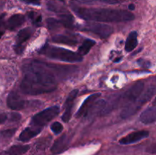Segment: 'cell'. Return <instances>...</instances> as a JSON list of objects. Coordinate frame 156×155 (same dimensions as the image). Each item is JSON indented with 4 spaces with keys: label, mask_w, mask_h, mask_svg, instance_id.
<instances>
[{
    "label": "cell",
    "mask_w": 156,
    "mask_h": 155,
    "mask_svg": "<svg viewBox=\"0 0 156 155\" xmlns=\"http://www.w3.org/2000/svg\"><path fill=\"white\" fill-rule=\"evenodd\" d=\"M30 148L29 145H13L9 147L6 153L8 155H23Z\"/></svg>",
    "instance_id": "ac0fdd59"
},
{
    "label": "cell",
    "mask_w": 156,
    "mask_h": 155,
    "mask_svg": "<svg viewBox=\"0 0 156 155\" xmlns=\"http://www.w3.org/2000/svg\"><path fill=\"white\" fill-rule=\"evenodd\" d=\"M76 1L80 2H91L94 1H100L101 2L108 3V4H117L124 2V0H76Z\"/></svg>",
    "instance_id": "cb8c5ba5"
},
{
    "label": "cell",
    "mask_w": 156,
    "mask_h": 155,
    "mask_svg": "<svg viewBox=\"0 0 156 155\" xmlns=\"http://www.w3.org/2000/svg\"><path fill=\"white\" fill-rule=\"evenodd\" d=\"M72 109H73V107L66 108L65 111L63 112V115H62V121L65 122H68L69 121L72 117Z\"/></svg>",
    "instance_id": "484cf974"
},
{
    "label": "cell",
    "mask_w": 156,
    "mask_h": 155,
    "mask_svg": "<svg viewBox=\"0 0 156 155\" xmlns=\"http://www.w3.org/2000/svg\"><path fill=\"white\" fill-rule=\"evenodd\" d=\"M60 22L62 26L68 28H72L73 27V17L69 13H63L60 15Z\"/></svg>",
    "instance_id": "ffe728a7"
},
{
    "label": "cell",
    "mask_w": 156,
    "mask_h": 155,
    "mask_svg": "<svg viewBox=\"0 0 156 155\" xmlns=\"http://www.w3.org/2000/svg\"><path fill=\"white\" fill-rule=\"evenodd\" d=\"M41 127H37V126L36 127L34 126L33 128L27 127L21 132L19 137H18V139L23 142H27V141L32 139L34 137L37 135L41 132Z\"/></svg>",
    "instance_id": "4fadbf2b"
},
{
    "label": "cell",
    "mask_w": 156,
    "mask_h": 155,
    "mask_svg": "<svg viewBox=\"0 0 156 155\" xmlns=\"http://www.w3.org/2000/svg\"><path fill=\"white\" fill-rule=\"evenodd\" d=\"M138 34L136 31H132L129 33L126 38V44H125V50L126 52H131L137 46L138 44Z\"/></svg>",
    "instance_id": "e0dca14e"
},
{
    "label": "cell",
    "mask_w": 156,
    "mask_h": 155,
    "mask_svg": "<svg viewBox=\"0 0 156 155\" xmlns=\"http://www.w3.org/2000/svg\"><path fill=\"white\" fill-rule=\"evenodd\" d=\"M75 13L85 21L95 22H124L135 18L132 12L126 10H119L101 8H85L73 6Z\"/></svg>",
    "instance_id": "7a4b0ae2"
},
{
    "label": "cell",
    "mask_w": 156,
    "mask_h": 155,
    "mask_svg": "<svg viewBox=\"0 0 156 155\" xmlns=\"http://www.w3.org/2000/svg\"><path fill=\"white\" fill-rule=\"evenodd\" d=\"M50 68L39 62L25 65L24 75L20 85L21 92L27 95H39L54 91L57 81Z\"/></svg>",
    "instance_id": "6da1fadb"
},
{
    "label": "cell",
    "mask_w": 156,
    "mask_h": 155,
    "mask_svg": "<svg viewBox=\"0 0 156 155\" xmlns=\"http://www.w3.org/2000/svg\"><path fill=\"white\" fill-rule=\"evenodd\" d=\"M140 121L144 124H151L156 122V105L143 111L140 115Z\"/></svg>",
    "instance_id": "5bb4252c"
},
{
    "label": "cell",
    "mask_w": 156,
    "mask_h": 155,
    "mask_svg": "<svg viewBox=\"0 0 156 155\" xmlns=\"http://www.w3.org/2000/svg\"><path fill=\"white\" fill-rule=\"evenodd\" d=\"M155 93V88L154 87H150L143 95L141 94V96L138 99H136L135 101L133 102L129 105L126 106L123 109V111L121 112V114H120L122 118H129L131 115L136 113L146 103H148L152 99V97H153Z\"/></svg>",
    "instance_id": "277c9868"
},
{
    "label": "cell",
    "mask_w": 156,
    "mask_h": 155,
    "mask_svg": "<svg viewBox=\"0 0 156 155\" xmlns=\"http://www.w3.org/2000/svg\"><path fill=\"white\" fill-rule=\"evenodd\" d=\"M82 30L91 32L101 38H107L112 33L113 28L108 24L96 23V24H88L84 26Z\"/></svg>",
    "instance_id": "52a82bcc"
},
{
    "label": "cell",
    "mask_w": 156,
    "mask_h": 155,
    "mask_svg": "<svg viewBox=\"0 0 156 155\" xmlns=\"http://www.w3.org/2000/svg\"><path fill=\"white\" fill-rule=\"evenodd\" d=\"M95 45V41L91 39H87L82 43V45L80 46V47L79 48V52L78 53L79 54H81L82 56L83 55L88 54V52L91 50V49L92 48L93 46Z\"/></svg>",
    "instance_id": "d6986e66"
},
{
    "label": "cell",
    "mask_w": 156,
    "mask_h": 155,
    "mask_svg": "<svg viewBox=\"0 0 156 155\" xmlns=\"http://www.w3.org/2000/svg\"><path fill=\"white\" fill-rule=\"evenodd\" d=\"M60 2H65V0H59Z\"/></svg>",
    "instance_id": "836d02e7"
},
{
    "label": "cell",
    "mask_w": 156,
    "mask_h": 155,
    "mask_svg": "<svg viewBox=\"0 0 156 155\" xmlns=\"http://www.w3.org/2000/svg\"><path fill=\"white\" fill-rule=\"evenodd\" d=\"M59 112L58 106H51L38 112L32 118V124L37 127H41L50 122L53 119L57 116Z\"/></svg>",
    "instance_id": "5b68a950"
},
{
    "label": "cell",
    "mask_w": 156,
    "mask_h": 155,
    "mask_svg": "<svg viewBox=\"0 0 156 155\" xmlns=\"http://www.w3.org/2000/svg\"><path fill=\"white\" fill-rule=\"evenodd\" d=\"M16 132V129H7V130H5L1 132V134L4 137L6 138H9V137H12L14 134Z\"/></svg>",
    "instance_id": "4316f807"
},
{
    "label": "cell",
    "mask_w": 156,
    "mask_h": 155,
    "mask_svg": "<svg viewBox=\"0 0 156 155\" xmlns=\"http://www.w3.org/2000/svg\"><path fill=\"white\" fill-rule=\"evenodd\" d=\"M144 83L142 81L137 82L135 84L133 85L127 91H126L122 95L121 98L119 101L120 104L121 106H126L135 101L136 99H138L141 96L142 93L144 90Z\"/></svg>",
    "instance_id": "8992f818"
},
{
    "label": "cell",
    "mask_w": 156,
    "mask_h": 155,
    "mask_svg": "<svg viewBox=\"0 0 156 155\" xmlns=\"http://www.w3.org/2000/svg\"><path fill=\"white\" fill-rule=\"evenodd\" d=\"M25 21V17L21 14H15L11 16L6 22L5 25L9 30H14L22 25Z\"/></svg>",
    "instance_id": "7c38bea8"
},
{
    "label": "cell",
    "mask_w": 156,
    "mask_h": 155,
    "mask_svg": "<svg viewBox=\"0 0 156 155\" xmlns=\"http://www.w3.org/2000/svg\"><path fill=\"white\" fill-rule=\"evenodd\" d=\"M41 53L47 57L64 61V62H81L83 59L82 55L79 54V53H76L61 47L47 46L43 48Z\"/></svg>",
    "instance_id": "3957f363"
},
{
    "label": "cell",
    "mask_w": 156,
    "mask_h": 155,
    "mask_svg": "<svg viewBox=\"0 0 156 155\" xmlns=\"http://www.w3.org/2000/svg\"><path fill=\"white\" fill-rule=\"evenodd\" d=\"M99 96H100V94H94L87 97L81 106V107L79 108L78 112H76V116L77 118H81V117H84L88 115V113L91 111V108L94 106V103L99 97Z\"/></svg>",
    "instance_id": "30bf717a"
},
{
    "label": "cell",
    "mask_w": 156,
    "mask_h": 155,
    "mask_svg": "<svg viewBox=\"0 0 156 155\" xmlns=\"http://www.w3.org/2000/svg\"><path fill=\"white\" fill-rule=\"evenodd\" d=\"M47 26H48V28L50 30H54V29L58 28L60 26H62V24H61L60 21L57 19H55V18H48L47 20Z\"/></svg>",
    "instance_id": "7402d4cb"
},
{
    "label": "cell",
    "mask_w": 156,
    "mask_h": 155,
    "mask_svg": "<svg viewBox=\"0 0 156 155\" xmlns=\"http://www.w3.org/2000/svg\"><path fill=\"white\" fill-rule=\"evenodd\" d=\"M153 104H154V105H156V98L155 99V100H154V102H153Z\"/></svg>",
    "instance_id": "d6a6232c"
},
{
    "label": "cell",
    "mask_w": 156,
    "mask_h": 155,
    "mask_svg": "<svg viewBox=\"0 0 156 155\" xmlns=\"http://www.w3.org/2000/svg\"><path fill=\"white\" fill-rule=\"evenodd\" d=\"M128 8H129V9L130 11H133L134 9H135V5H134L133 4H129V6H128Z\"/></svg>",
    "instance_id": "1f68e13d"
},
{
    "label": "cell",
    "mask_w": 156,
    "mask_h": 155,
    "mask_svg": "<svg viewBox=\"0 0 156 155\" xmlns=\"http://www.w3.org/2000/svg\"><path fill=\"white\" fill-rule=\"evenodd\" d=\"M69 144V139L66 135H63L56 139L51 147V152L53 153H59L63 151Z\"/></svg>",
    "instance_id": "9a60e30c"
},
{
    "label": "cell",
    "mask_w": 156,
    "mask_h": 155,
    "mask_svg": "<svg viewBox=\"0 0 156 155\" xmlns=\"http://www.w3.org/2000/svg\"><path fill=\"white\" fill-rule=\"evenodd\" d=\"M53 42L57 43L65 44L68 46H75L77 44L78 41L76 37L69 35H56L52 38Z\"/></svg>",
    "instance_id": "2e32d148"
},
{
    "label": "cell",
    "mask_w": 156,
    "mask_h": 155,
    "mask_svg": "<svg viewBox=\"0 0 156 155\" xmlns=\"http://www.w3.org/2000/svg\"><path fill=\"white\" fill-rule=\"evenodd\" d=\"M7 106L13 110H21L24 109L26 105V101L15 91L9 93L7 97Z\"/></svg>",
    "instance_id": "9c48e42d"
},
{
    "label": "cell",
    "mask_w": 156,
    "mask_h": 155,
    "mask_svg": "<svg viewBox=\"0 0 156 155\" xmlns=\"http://www.w3.org/2000/svg\"><path fill=\"white\" fill-rule=\"evenodd\" d=\"M50 129H51L52 132H53V133L57 135V134L61 133V132H62V130H63V126H62V125L61 124L60 122H53V124L51 125Z\"/></svg>",
    "instance_id": "603a6c76"
},
{
    "label": "cell",
    "mask_w": 156,
    "mask_h": 155,
    "mask_svg": "<svg viewBox=\"0 0 156 155\" xmlns=\"http://www.w3.org/2000/svg\"><path fill=\"white\" fill-rule=\"evenodd\" d=\"M8 116L5 113H0V124H2L7 120Z\"/></svg>",
    "instance_id": "4dcf8cb0"
},
{
    "label": "cell",
    "mask_w": 156,
    "mask_h": 155,
    "mask_svg": "<svg viewBox=\"0 0 156 155\" xmlns=\"http://www.w3.org/2000/svg\"><path fill=\"white\" fill-rule=\"evenodd\" d=\"M149 135V132L146 130H141L131 132V133L128 134L127 135L122 138L120 140V143L121 144H130L147 138Z\"/></svg>",
    "instance_id": "8fae6325"
},
{
    "label": "cell",
    "mask_w": 156,
    "mask_h": 155,
    "mask_svg": "<svg viewBox=\"0 0 156 155\" xmlns=\"http://www.w3.org/2000/svg\"><path fill=\"white\" fill-rule=\"evenodd\" d=\"M28 17L31 20V21L33 22V24L34 25H41V23H42V16L41 15H39L38 13H36V12H30L28 13Z\"/></svg>",
    "instance_id": "44dd1931"
},
{
    "label": "cell",
    "mask_w": 156,
    "mask_h": 155,
    "mask_svg": "<svg viewBox=\"0 0 156 155\" xmlns=\"http://www.w3.org/2000/svg\"><path fill=\"white\" fill-rule=\"evenodd\" d=\"M26 4L34 5H41V0H22Z\"/></svg>",
    "instance_id": "f546056e"
},
{
    "label": "cell",
    "mask_w": 156,
    "mask_h": 155,
    "mask_svg": "<svg viewBox=\"0 0 156 155\" xmlns=\"http://www.w3.org/2000/svg\"><path fill=\"white\" fill-rule=\"evenodd\" d=\"M32 30L30 27H25L18 33L16 38V43L14 46L17 54H21L24 50V43L31 36Z\"/></svg>",
    "instance_id": "ba28073f"
},
{
    "label": "cell",
    "mask_w": 156,
    "mask_h": 155,
    "mask_svg": "<svg viewBox=\"0 0 156 155\" xmlns=\"http://www.w3.org/2000/svg\"><path fill=\"white\" fill-rule=\"evenodd\" d=\"M146 151L150 153H156V142L153 143V144H151L146 148Z\"/></svg>",
    "instance_id": "f1b7e54d"
},
{
    "label": "cell",
    "mask_w": 156,
    "mask_h": 155,
    "mask_svg": "<svg viewBox=\"0 0 156 155\" xmlns=\"http://www.w3.org/2000/svg\"><path fill=\"white\" fill-rule=\"evenodd\" d=\"M47 8H48L50 11H52V12H63V9H62V8L59 7L56 2L52 1L49 2L47 3Z\"/></svg>",
    "instance_id": "d4e9b609"
},
{
    "label": "cell",
    "mask_w": 156,
    "mask_h": 155,
    "mask_svg": "<svg viewBox=\"0 0 156 155\" xmlns=\"http://www.w3.org/2000/svg\"><path fill=\"white\" fill-rule=\"evenodd\" d=\"M3 16H4V15L0 16V38H1L2 36H3V34H4L5 30V28L6 27L4 21H3V18H4Z\"/></svg>",
    "instance_id": "83f0119b"
}]
</instances>
